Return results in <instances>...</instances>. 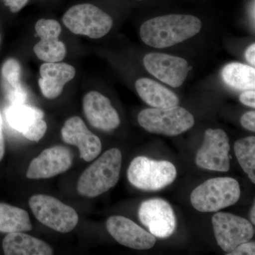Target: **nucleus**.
Instances as JSON below:
<instances>
[{"label":"nucleus","mask_w":255,"mask_h":255,"mask_svg":"<svg viewBox=\"0 0 255 255\" xmlns=\"http://www.w3.org/2000/svg\"><path fill=\"white\" fill-rule=\"evenodd\" d=\"M200 18L189 14H167L150 18L140 28L143 43L152 48H169L196 36L201 31Z\"/></svg>","instance_id":"obj_1"},{"label":"nucleus","mask_w":255,"mask_h":255,"mask_svg":"<svg viewBox=\"0 0 255 255\" xmlns=\"http://www.w3.org/2000/svg\"><path fill=\"white\" fill-rule=\"evenodd\" d=\"M143 65L149 73L174 88L182 86L192 68L181 57L161 53L145 55Z\"/></svg>","instance_id":"obj_10"},{"label":"nucleus","mask_w":255,"mask_h":255,"mask_svg":"<svg viewBox=\"0 0 255 255\" xmlns=\"http://www.w3.org/2000/svg\"><path fill=\"white\" fill-rule=\"evenodd\" d=\"M40 41L33 47L38 59L45 63L61 62L67 54L65 43L60 41L62 27L58 21L50 18H41L35 25Z\"/></svg>","instance_id":"obj_12"},{"label":"nucleus","mask_w":255,"mask_h":255,"mask_svg":"<svg viewBox=\"0 0 255 255\" xmlns=\"http://www.w3.org/2000/svg\"><path fill=\"white\" fill-rule=\"evenodd\" d=\"M229 138L222 129L208 128L204 142L196 156V163L203 169L228 172L230 169Z\"/></svg>","instance_id":"obj_9"},{"label":"nucleus","mask_w":255,"mask_h":255,"mask_svg":"<svg viewBox=\"0 0 255 255\" xmlns=\"http://www.w3.org/2000/svg\"><path fill=\"white\" fill-rule=\"evenodd\" d=\"M177 169L169 161L138 156L132 159L128 169L127 177L134 187L143 191L161 190L173 183Z\"/></svg>","instance_id":"obj_4"},{"label":"nucleus","mask_w":255,"mask_h":255,"mask_svg":"<svg viewBox=\"0 0 255 255\" xmlns=\"http://www.w3.org/2000/svg\"><path fill=\"white\" fill-rule=\"evenodd\" d=\"M21 72V65L14 58L6 60L1 68L5 95L11 105L25 104L27 99V94L20 83Z\"/></svg>","instance_id":"obj_21"},{"label":"nucleus","mask_w":255,"mask_h":255,"mask_svg":"<svg viewBox=\"0 0 255 255\" xmlns=\"http://www.w3.org/2000/svg\"><path fill=\"white\" fill-rule=\"evenodd\" d=\"M109 233L119 244L132 249L148 250L155 246L156 238L127 218L114 216L107 221Z\"/></svg>","instance_id":"obj_15"},{"label":"nucleus","mask_w":255,"mask_h":255,"mask_svg":"<svg viewBox=\"0 0 255 255\" xmlns=\"http://www.w3.org/2000/svg\"><path fill=\"white\" fill-rule=\"evenodd\" d=\"M234 150L242 168L255 184V137H246L237 140L234 145Z\"/></svg>","instance_id":"obj_24"},{"label":"nucleus","mask_w":255,"mask_h":255,"mask_svg":"<svg viewBox=\"0 0 255 255\" xmlns=\"http://www.w3.org/2000/svg\"><path fill=\"white\" fill-rule=\"evenodd\" d=\"M212 223L218 245L227 253L251 241L255 235L253 223L229 213H216L213 216Z\"/></svg>","instance_id":"obj_8"},{"label":"nucleus","mask_w":255,"mask_h":255,"mask_svg":"<svg viewBox=\"0 0 255 255\" xmlns=\"http://www.w3.org/2000/svg\"><path fill=\"white\" fill-rule=\"evenodd\" d=\"M73 164V155L67 147L53 146L46 149L31 161L26 177L30 179H50L68 171Z\"/></svg>","instance_id":"obj_14"},{"label":"nucleus","mask_w":255,"mask_h":255,"mask_svg":"<svg viewBox=\"0 0 255 255\" xmlns=\"http://www.w3.org/2000/svg\"><path fill=\"white\" fill-rule=\"evenodd\" d=\"M61 133L63 141L77 146L80 157L86 162H91L100 155L102 148L100 137L89 130L80 117H73L68 119Z\"/></svg>","instance_id":"obj_16"},{"label":"nucleus","mask_w":255,"mask_h":255,"mask_svg":"<svg viewBox=\"0 0 255 255\" xmlns=\"http://www.w3.org/2000/svg\"><path fill=\"white\" fill-rule=\"evenodd\" d=\"M135 87L139 97L152 108H169L179 105V97L175 93L150 78L138 79Z\"/></svg>","instance_id":"obj_19"},{"label":"nucleus","mask_w":255,"mask_h":255,"mask_svg":"<svg viewBox=\"0 0 255 255\" xmlns=\"http://www.w3.org/2000/svg\"><path fill=\"white\" fill-rule=\"evenodd\" d=\"M242 127L252 132L255 131V112L250 111L243 114L241 117Z\"/></svg>","instance_id":"obj_26"},{"label":"nucleus","mask_w":255,"mask_h":255,"mask_svg":"<svg viewBox=\"0 0 255 255\" xmlns=\"http://www.w3.org/2000/svg\"><path fill=\"white\" fill-rule=\"evenodd\" d=\"M2 127V119H1V114H0V162L4 157L5 152V142Z\"/></svg>","instance_id":"obj_30"},{"label":"nucleus","mask_w":255,"mask_h":255,"mask_svg":"<svg viewBox=\"0 0 255 255\" xmlns=\"http://www.w3.org/2000/svg\"><path fill=\"white\" fill-rule=\"evenodd\" d=\"M239 183L231 177L208 179L191 194V205L202 213L218 212L234 205L241 198Z\"/></svg>","instance_id":"obj_3"},{"label":"nucleus","mask_w":255,"mask_h":255,"mask_svg":"<svg viewBox=\"0 0 255 255\" xmlns=\"http://www.w3.org/2000/svg\"><path fill=\"white\" fill-rule=\"evenodd\" d=\"M255 0H253V2H252L251 9H250V13H251V19L253 21V23H255Z\"/></svg>","instance_id":"obj_31"},{"label":"nucleus","mask_w":255,"mask_h":255,"mask_svg":"<svg viewBox=\"0 0 255 255\" xmlns=\"http://www.w3.org/2000/svg\"><path fill=\"white\" fill-rule=\"evenodd\" d=\"M221 78L227 86L234 90H249L255 89V68L241 63H231L225 65Z\"/></svg>","instance_id":"obj_22"},{"label":"nucleus","mask_w":255,"mask_h":255,"mask_svg":"<svg viewBox=\"0 0 255 255\" xmlns=\"http://www.w3.org/2000/svg\"><path fill=\"white\" fill-rule=\"evenodd\" d=\"M122 152L112 148L95 160L80 176L77 189L85 197L102 195L117 185L122 169Z\"/></svg>","instance_id":"obj_2"},{"label":"nucleus","mask_w":255,"mask_h":255,"mask_svg":"<svg viewBox=\"0 0 255 255\" xmlns=\"http://www.w3.org/2000/svg\"><path fill=\"white\" fill-rule=\"evenodd\" d=\"M0 41H1V37H0Z\"/></svg>","instance_id":"obj_33"},{"label":"nucleus","mask_w":255,"mask_h":255,"mask_svg":"<svg viewBox=\"0 0 255 255\" xmlns=\"http://www.w3.org/2000/svg\"><path fill=\"white\" fill-rule=\"evenodd\" d=\"M28 204L40 223L57 232H70L78 225L75 210L53 196L36 194L30 198Z\"/></svg>","instance_id":"obj_7"},{"label":"nucleus","mask_w":255,"mask_h":255,"mask_svg":"<svg viewBox=\"0 0 255 255\" xmlns=\"http://www.w3.org/2000/svg\"><path fill=\"white\" fill-rule=\"evenodd\" d=\"M83 110L92 127L105 131L117 128L121 124L118 112L108 97L100 92H88L83 98Z\"/></svg>","instance_id":"obj_17"},{"label":"nucleus","mask_w":255,"mask_h":255,"mask_svg":"<svg viewBox=\"0 0 255 255\" xmlns=\"http://www.w3.org/2000/svg\"><path fill=\"white\" fill-rule=\"evenodd\" d=\"M38 85L46 98L53 100L61 95L64 87L76 75L73 65L65 63H44L39 70Z\"/></svg>","instance_id":"obj_18"},{"label":"nucleus","mask_w":255,"mask_h":255,"mask_svg":"<svg viewBox=\"0 0 255 255\" xmlns=\"http://www.w3.org/2000/svg\"><path fill=\"white\" fill-rule=\"evenodd\" d=\"M6 255H51L53 250L44 241L23 232L8 233L2 242Z\"/></svg>","instance_id":"obj_20"},{"label":"nucleus","mask_w":255,"mask_h":255,"mask_svg":"<svg viewBox=\"0 0 255 255\" xmlns=\"http://www.w3.org/2000/svg\"><path fill=\"white\" fill-rule=\"evenodd\" d=\"M5 6L9 8L12 13L18 12L27 4L28 0H3Z\"/></svg>","instance_id":"obj_28"},{"label":"nucleus","mask_w":255,"mask_h":255,"mask_svg":"<svg viewBox=\"0 0 255 255\" xmlns=\"http://www.w3.org/2000/svg\"><path fill=\"white\" fill-rule=\"evenodd\" d=\"M32 225L27 211L16 206L0 203V233L27 232Z\"/></svg>","instance_id":"obj_23"},{"label":"nucleus","mask_w":255,"mask_h":255,"mask_svg":"<svg viewBox=\"0 0 255 255\" xmlns=\"http://www.w3.org/2000/svg\"><path fill=\"white\" fill-rule=\"evenodd\" d=\"M137 122L147 131L167 136L180 135L195 124L194 116L179 105L169 108L145 109L139 113Z\"/></svg>","instance_id":"obj_5"},{"label":"nucleus","mask_w":255,"mask_h":255,"mask_svg":"<svg viewBox=\"0 0 255 255\" xmlns=\"http://www.w3.org/2000/svg\"><path fill=\"white\" fill-rule=\"evenodd\" d=\"M251 219L253 225L255 224V205H253L251 209Z\"/></svg>","instance_id":"obj_32"},{"label":"nucleus","mask_w":255,"mask_h":255,"mask_svg":"<svg viewBox=\"0 0 255 255\" xmlns=\"http://www.w3.org/2000/svg\"><path fill=\"white\" fill-rule=\"evenodd\" d=\"M140 222L156 238H167L172 236L176 228L173 209L167 201L162 199L144 201L138 209Z\"/></svg>","instance_id":"obj_11"},{"label":"nucleus","mask_w":255,"mask_h":255,"mask_svg":"<svg viewBox=\"0 0 255 255\" xmlns=\"http://www.w3.org/2000/svg\"><path fill=\"white\" fill-rule=\"evenodd\" d=\"M228 255H255V242H246L238 246L236 249L231 253H227Z\"/></svg>","instance_id":"obj_25"},{"label":"nucleus","mask_w":255,"mask_h":255,"mask_svg":"<svg viewBox=\"0 0 255 255\" xmlns=\"http://www.w3.org/2000/svg\"><path fill=\"white\" fill-rule=\"evenodd\" d=\"M63 22L74 34L87 36L93 39L106 36L114 24L110 15L91 4L72 6L63 15Z\"/></svg>","instance_id":"obj_6"},{"label":"nucleus","mask_w":255,"mask_h":255,"mask_svg":"<svg viewBox=\"0 0 255 255\" xmlns=\"http://www.w3.org/2000/svg\"><path fill=\"white\" fill-rule=\"evenodd\" d=\"M6 118L10 127L31 141L38 142L46 134L44 113L37 107L25 104L11 105L6 111Z\"/></svg>","instance_id":"obj_13"},{"label":"nucleus","mask_w":255,"mask_h":255,"mask_svg":"<svg viewBox=\"0 0 255 255\" xmlns=\"http://www.w3.org/2000/svg\"><path fill=\"white\" fill-rule=\"evenodd\" d=\"M246 58L248 63L251 64V66L255 67V43H253L251 46L247 48L246 53Z\"/></svg>","instance_id":"obj_29"},{"label":"nucleus","mask_w":255,"mask_h":255,"mask_svg":"<svg viewBox=\"0 0 255 255\" xmlns=\"http://www.w3.org/2000/svg\"><path fill=\"white\" fill-rule=\"evenodd\" d=\"M240 102L243 105L248 106L251 108H255V90H245L240 95Z\"/></svg>","instance_id":"obj_27"}]
</instances>
